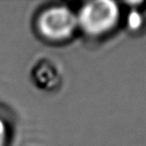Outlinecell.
<instances>
[{
	"label": "cell",
	"mask_w": 146,
	"mask_h": 146,
	"mask_svg": "<svg viewBox=\"0 0 146 146\" xmlns=\"http://www.w3.org/2000/svg\"><path fill=\"white\" fill-rule=\"evenodd\" d=\"M118 7L115 2L98 0L86 4L81 9L77 21L90 34H101L114 26L118 19Z\"/></svg>",
	"instance_id": "obj_1"
},
{
	"label": "cell",
	"mask_w": 146,
	"mask_h": 146,
	"mask_svg": "<svg viewBox=\"0 0 146 146\" xmlns=\"http://www.w3.org/2000/svg\"><path fill=\"white\" fill-rule=\"evenodd\" d=\"M77 18L65 7H54L42 13L38 20L40 32L53 40H62L73 33Z\"/></svg>",
	"instance_id": "obj_2"
},
{
	"label": "cell",
	"mask_w": 146,
	"mask_h": 146,
	"mask_svg": "<svg viewBox=\"0 0 146 146\" xmlns=\"http://www.w3.org/2000/svg\"><path fill=\"white\" fill-rule=\"evenodd\" d=\"M8 138V130L5 122L0 118V146H5Z\"/></svg>",
	"instance_id": "obj_3"
}]
</instances>
